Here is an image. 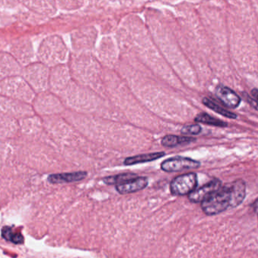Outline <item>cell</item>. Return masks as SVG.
I'll return each instance as SVG.
<instances>
[{
    "label": "cell",
    "mask_w": 258,
    "mask_h": 258,
    "mask_svg": "<svg viewBox=\"0 0 258 258\" xmlns=\"http://www.w3.org/2000/svg\"><path fill=\"white\" fill-rule=\"evenodd\" d=\"M23 78L30 85L34 92H41L46 85V68L40 63H31L23 68Z\"/></svg>",
    "instance_id": "cell-4"
},
{
    "label": "cell",
    "mask_w": 258,
    "mask_h": 258,
    "mask_svg": "<svg viewBox=\"0 0 258 258\" xmlns=\"http://www.w3.org/2000/svg\"><path fill=\"white\" fill-rule=\"evenodd\" d=\"M196 139L188 136H174V135H168L162 138V145L165 147H175L178 145H184V144L190 143L195 142Z\"/></svg>",
    "instance_id": "cell-16"
},
{
    "label": "cell",
    "mask_w": 258,
    "mask_h": 258,
    "mask_svg": "<svg viewBox=\"0 0 258 258\" xmlns=\"http://www.w3.org/2000/svg\"><path fill=\"white\" fill-rule=\"evenodd\" d=\"M8 153V147L4 142L0 141V159H4Z\"/></svg>",
    "instance_id": "cell-22"
},
{
    "label": "cell",
    "mask_w": 258,
    "mask_h": 258,
    "mask_svg": "<svg viewBox=\"0 0 258 258\" xmlns=\"http://www.w3.org/2000/svg\"><path fill=\"white\" fill-rule=\"evenodd\" d=\"M244 95H245V98L246 101H248L249 102V104L251 105L252 107H254V109H255L256 110L258 111V102L256 101L254 98H251V96L248 95V94L243 93Z\"/></svg>",
    "instance_id": "cell-23"
},
{
    "label": "cell",
    "mask_w": 258,
    "mask_h": 258,
    "mask_svg": "<svg viewBox=\"0 0 258 258\" xmlns=\"http://www.w3.org/2000/svg\"><path fill=\"white\" fill-rule=\"evenodd\" d=\"M10 54L22 68L33 63V44L27 37H21L12 42L10 47Z\"/></svg>",
    "instance_id": "cell-5"
},
{
    "label": "cell",
    "mask_w": 258,
    "mask_h": 258,
    "mask_svg": "<svg viewBox=\"0 0 258 258\" xmlns=\"http://www.w3.org/2000/svg\"><path fill=\"white\" fill-rule=\"evenodd\" d=\"M19 130L18 120L0 113V141L4 142L15 137Z\"/></svg>",
    "instance_id": "cell-10"
},
{
    "label": "cell",
    "mask_w": 258,
    "mask_h": 258,
    "mask_svg": "<svg viewBox=\"0 0 258 258\" xmlns=\"http://www.w3.org/2000/svg\"><path fill=\"white\" fill-rule=\"evenodd\" d=\"M0 95L31 104L36 98L34 90L23 78L15 76L0 80Z\"/></svg>",
    "instance_id": "cell-2"
},
{
    "label": "cell",
    "mask_w": 258,
    "mask_h": 258,
    "mask_svg": "<svg viewBox=\"0 0 258 258\" xmlns=\"http://www.w3.org/2000/svg\"><path fill=\"white\" fill-rule=\"evenodd\" d=\"M87 177V173L85 171H78V172L68 173V174H52L48 177V180L49 183L53 184H60V183H73L84 180Z\"/></svg>",
    "instance_id": "cell-13"
},
{
    "label": "cell",
    "mask_w": 258,
    "mask_h": 258,
    "mask_svg": "<svg viewBox=\"0 0 258 258\" xmlns=\"http://www.w3.org/2000/svg\"><path fill=\"white\" fill-rule=\"evenodd\" d=\"M202 127L198 124L185 126L181 129L180 132L184 135H198L201 133Z\"/></svg>",
    "instance_id": "cell-21"
},
{
    "label": "cell",
    "mask_w": 258,
    "mask_h": 258,
    "mask_svg": "<svg viewBox=\"0 0 258 258\" xmlns=\"http://www.w3.org/2000/svg\"><path fill=\"white\" fill-rule=\"evenodd\" d=\"M197 183V174L189 173L175 177L171 183L170 189L174 195H189L195 190Z\"/></svg>",
    "instance_id": "cell-6"
},
{
    "label": "cell",
    "mask_w": 258,
    "mask_h": 258,
    "mask_svg": "<svg viewBox=\"0 0 258 258\" xmlns=\"http://www.w3.org/2000/svg\"><path fill=\"white\" fill-rule=\"evenodd\" d=\"M251 95H253V98L258 102V89H253L252 90H251Z\"/></svg>",
    "instance_id": "cell-24"
},
{
    "label": "cell",
    "mask_w": 258,
    "mask_h": 258,
    "mask_svg": "<svg viewBox=\"0 0 258 258\" xmlns=\"http://www.w3.org/2000/svg\"><path fill=\"white\" fill-rule=\"evenodd\" d=\"M148 185V180L147 177H137L130 181L126 182L123 184L116 186V190L122 195L133 193L145 189Z\"/></svg>",
    "instance_id": "cell-12"
},
{
    "label": "cell",
    "mask_w": 258,
    "mask_h": 258,
    "mask_svg": "<svg viewBox=\"0 0 258 258\" xmlns=\"http://www.w3.org/2000/svg\"><path fill=\"white\" fill-rule=\"evenodd\" d=\"M23 68L10 53H0V80L21 76Z\"/></svg>",
    "instance_id": "cell-7"
},
{
    "label": "cell",
    "mask_w": 258,
    "mask_h": 258,
    "mask_svg": "<svg viewBox=\"0 0 258 258\" xmlns=\"http://www.w3.org/2000/svg\"><path fill=\"white\" fill-rule=\"evenodd\" d=\"M222 186L221 180L215 179L202 187L196 189L192 193L189 194V199L192 202L202 203L212 194L215 193Z\"/></svg>",
    "instance_id": "cell-9"
},
{
    "label": "cell",
    "mask_w": 258,
    "mask_h": 258,
    "mask_svg": "<svg viewBox=\"0 0 258 258\" xmlns=\"http://www.w3.org/2000/svg\"><path fill=\"white\" fill-rule=\"evenodd\" d=\"M19 129L23 134L33 135L39 128V121L36 116L27 117L18 121Z\"/></svg>",
    "instance_id": "cell-14"
},
{
    "label": "cell",
    "mask_w": 258,
    "mask_h": 258,
    "mask_svg": "<svg viewBox=\"0 0 258 258\" xmlns=\"http://www.w3.org/2000/svg\"><path fill=\"white\" fill-rule=\"evenodd\" d=\"M246 195V184L243 180H236L221 186L218 191L201 203L207 215H216L242 204Z\"/></svg>",
    "instance_id": "cell-1"
},
{
    "label": "cell",
    "mask_w": 258,
    "mask_h": 258,
    "mask_svg": "<svg viewBox=\"0 0 258 258\" xmlns=\"http://www.w3.org/2000/svg\"><path fill=\"white\" fill-rule=\"evenodd\" d=\"M138 176L132 173H126V174H118V175L110 176V177H105L104 179V182L107 185H119L123 184L126 182L130 181L133 179L137 178Z\"/></svg>",
    "instance_id": "cell-18"
},
{
    "label": "cell",
    "mask_w": 258,
    "mask_h": 258,
    "mask_svg": "<svg viewBox=\"0 0 258 258\" xmlns=\"http://www.w3.org/2000/svg\"><path fill=\"white\" fill-rule=\"evenodd\" d=\"M196 122L202 123V124H209V125L215 126V127H227V123L217 119L214 117L211 116L207 113L199 114L195 118Z\"/></svg>",
    "instance_id": "cell-19"
},
{
    "label": "cell",
    "mask_w": 258,
    "mask_h": 258,
    "mask_svg": "<svg viewBox=\"0 0 258 258\" xmlns=\"http://www.w3.org/2000/svg\"><path fill=\"white\" fill-rule=\"evenodd\" d=\"M215 95L221 102L229 109H236L240 105L241 98L239 95L224 85H219L217 86L215 89Z\"/></svg>",
    "instance_id": "cell-11"
},
{
    "label": "cell",
    "mask_w": 258,
    "mask_h": 258,
    "mask_svg": "<svg viewBox=\"0 0 258 258\" xmlns=\"http://www.w3.org/2000/svg\"><path fill=\"white\" fill-rule=\"evenodd\" d=\"M200 167V163L194 159L188 158L175 157L164 161L161 165L162 171L165 172H178L185 170L197 169Z\"/></svg>",
    "instance_id": "cell-8"
},
{
    "label": "cell",
    "mask_w": 258,
    "mask_h": 258,
    "mask_svg": "<svg viewBox=\"0 0 258 258\" xmlns=\"http://www.w3.org/2000/svg\"><path fill=\"white\" fill-rule=\"evenodd\" d=\"M165 153L161 152L150 153V154H139V156H133V157L127 158L124 164L125 165H133L137 164L145 163V162H153L165 156Z\"/></svg>",
    "instance_id": "cell-15"
},
{
    "label": "cell",
    "mask_w": 258,
    "mask_h": 258,
    "mask_svg": "<svg viewBox=\"0 0 258 258\" xmlns=\"http://www.w3.org/2000/svg\"><path fill=\"white\" fill-rule=\"evenodd\" d=\"M2 235L6 240L10 241L15 244L23 243V237L19 233H15L10 227H5L2 232Z\"/></svg>",
    "instance_id": "cell-20"
},
{
    "label": "cell",
    "mask_w": 258,
    "mask_h": 258,
    "mask_svg": "<svg viewBox=\"0 0 258 258\" xmlns=\"http://www.w3.org/2000/svg\"><path fill=\"white\" fill-rule=\"evenodd\" d=\"M253 209H254V212L258 215V198L253 203Z\"/></svg>",
    "instance_id": "cell-25"
},
{
    "label": "cell",
    "mask_w": 258,
    "mask_h": 258,
    "mask_svg": "<svg viewBox=\"0 0 258 258\" xmlns=\"http://www.w3.org/2000/svg\"><path fill=\"white\" fill-rule=\"evenodd\" d=\"M0 113L19 121L34 115V110L31 104L0 95Z\"/></svg>",
    "instance_id": "cell-3"
},
{
    "label": "cell",
    "mask_w": 258,
    "mask_h": 258,
    "mask_svg": "<svg viewBox=\"0 0 258 258\" xmlns=\"http://www.w3.org/2000/svg\"><path fill=\"white\" fill-rule=\"evenodd\" d=\"M203 103L206 107L209 108V109H212L214 112L222 115V116L225 117V118H230V119H236V118H237V115H236V114L230 112V111L226 110L224 108L221 107V106H219V105L215 103V101L211 100L210 98H203Z\"/></svg>",
    "instance_id": "cell-17"
}]
</instances>
